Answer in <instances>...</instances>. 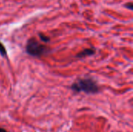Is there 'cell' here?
I'll return each instance as SVG.
<instances>
[{"instance_id": "6da1fadb", "label": "cell", "mask_w": 133, "mask_h": 132, "mask_svg": "<svg viewBox=\"0 0 133 132\" xmlns=\"http://www.w3.org/2000/svg\"><path fill=\"white\" fill-rule=\"evenodd\" d=\"M71 89L77 93L83 92L87 94H95L100 91V87L97 82L91 78H84L76 80L71 86Z\"/></svg>"}, {"instance_id": "7a4b0ae2", "label": "cell", "mask_w": 133, "mask_h": 132, "mask_svg": "<svg viewBox=\"0 0 133 132\" xmlns=\"http://www.w3.org/2000/svg\"><path fill=\"white\" fill-rule=\"evenodd\" d=\"M26 51L33 57H41L49 52L47 46L41 44L35 37L30 38L26 44Z\"/></svg>"}, {"instance_id": "3957f363", "label": "cell", "mask_w": 133, "mask_h": 132, "mask_svg": "<svg viewBox=\"0 0 133 132\" xmlns=\"http://www.w3.org/2000/svg\"><path fill=\"white\" fill-rule=\"evenodd\" d=\"M96 51L93 48H87V49H84L81 52H79V54H76V58H85V57H87V56H92L95 54Z\"/></svg>"}, {"instance_id": "277c9868", "label": "cell", "mask_w": 133, "mask_h": 132, "mask_svg": "<svg viewBox=\"0 0 133 132\" xmlns=\"http://www.w3.org/2000/svg\"><path fill=\"white\" fill-rule=\"evenodd\" d=\"M38 36H39V37H40L41 40V41H43V42L48 43V42H49V41H50V37H48V36H46V35H44V33H38Z\"/></svg>"}, {"instance_id": "5b68a950", "label": "cell", "mask_w": 133, "mask_h": 132, "mask_svg": "<svg viewBox=\"0 0 133 132\" xmlns=\"http://www.w3.org/2000/svg\"><path fill=\"white\" fill-rule=\"evenodd\" d=\"M0 54L2 57H6L7 56V51L5 47V46L3 45V44L2 42H0Z\"/></svg>"}, {"instance_id": "8992f818", "label": "cell", "mask_w": 133, "mask_h": 132, "mask_svg": "<svg viewBox=\"0 0 133 132\" xmlns=\"http://www.w3.org/2000/svg\"><path fill=\"white\" fill-rule=\"evenodd\" d=\"M125 7H126L127 9H130V10H133V4L132 2H129V3H125Z\"/></svg>"}, {"instance_id": "52a82bcc", "label": "cell", "mask_w": 133, "mask_h": 132, "mask_svg": "<svg viewBox=\"0 0 133 132\" xmlns=\"http://www.w3.org/2000/svg\"><path fill=\"white\" fill-rule=\"evenodd\" d=\"M0 132H7L5 129H3V128H0Z\"/></svg>"}]
</instances>
